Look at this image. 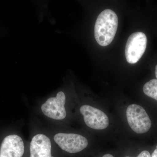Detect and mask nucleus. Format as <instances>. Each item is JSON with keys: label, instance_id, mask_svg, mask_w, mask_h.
<instances>
[{"label": "nucleus", "instance_id": "14", "mask_svg": "<svg viewBox=\"0 0 157 157\" xmlns=\"http://www.w3.org/2000/svg\"><path fill=\"white\" fill-rule=\"evenodd\" d=\"M52 157H53V156H52Z\"/></svg>", "mask_w": 157, "mask_h": 157}, {"label": "nucleus", "instance_id": "5", "mask_svg": "<svg viewBox=\"0 0 157 157\" xmlns=\"http://www.w3.org/2000/svg\"><path fill=\"white\" fill-rule=\"evenodd\" d=\"M66 96L63 92H59L56 97L50 98L42 104L41 109L46 116L56 120H61L67 116L65 104Z\"/></svg>", "mask_w": 157, "mask_h": 157}, {"label": "nucleus", "instance_id": "10", "mask_svg": "<svg viewBox=\"0 0 157 157\" xmlns=\"http://www.w3.org/2000/svg\"><path fill=\"white\" fill-rule=\"evenodd\" d=\"M125 157H131L129 156H126ZM137 157H151L149 152L147 151H144L140 153V154L138 155Z\"/></svg>", "mask_w": 157, "mask_h": 157}, {"label": "nucleus", "instance_id": "4", "mask_svg": "<svg viewBox=\"0 0 157 157\" xmlns=\"http://www.w3.org/2000/svg\"><path fill=\"white\" fill-rule=\"evenodd\" d=\"M54 140L62 150L70 153L81 151L88 144L86 137L75 134L58 133L55 135Z\"/></svg>", "mask_w": 157, "mask_h": 157}, {"label": "nucleus", "instance_id": "13", "mask_svg": "<svg viewBox=\"0 0 157 157\" xmlns=\"http://www.w3.org/2000/svg\"><path fill=\"white\" fill-rule=\"evenodd\" d=\"M155 73L156 77L157 78V65L155 67Z\"/></svg>", "mask_w": 157, "mask_h": 157}, {"label": "nucleus", "instance_id": "1", "mask_svg": "<svg viewBox=\"0 0 157 157\" xmlns=\"http://www.w3.org/2000/svg\"><path fill=\"white\" fill-rule=\"evenodd\" d=\"M117 15L111 9L102 11L98 16L94 27V36L98 44L107 46L112 42L118 27Z\"/></svg>", "mask_w": 157, "mask_h": 157}, {"label": "nucleus", "instance_id": "2", "mask_svg": "<svg viewBox=\"0 0 157 157\" xmlns=\"http://www.w3.org/2000/svg\"><path fill=\"white\" fill-rule=\"evenodd\" d=\"M127 120L129 126L137 134L148 132L151 126L149 117L143 107L137 104L129 105L126 110Z\"/></svg>", "mask_w": 157, "mask_h": 157}, {"label": "nucleus", "instance_id": "7", "mask_svg": "<svg viewBox=\"0 0 157 157\" xmlns=\"http://www.w3.org/2000/svg\"><path fill=\"white\" fill-rule=\"evenodd\" d=\"M24 151V144L22 138L17 135H10L2 142L0 157H22Z\"/></svg>", "mask_w": 157, "mask_h": 157}, {"label": "nucleus", "instance_id": "8", "mask_svg": "<svg viewBox=\"0 0 157 157\" xmlns=\"http://www.w3.org/2000/svg\"><path fill=\"white\" fill-rule=\"evenodd\" d=\"M51 149L49 138L43 134H38L31 141L30 157H52Z\"/></svg>", "mask_w": 157, "mask_h": 157}, {"label": "nucleus", "instance_id": "3", "mask_svg": "<svg viewBox=\"0 0 157 157\" xmlns=\"http://www.w3.org/2000/svg\"><path fill=\"white\" fill-rule=\"evenodd\" d=\"M147 38L142 32H136L129 36L127 41L125 55L127 62L135 64L139 61L146 50Z\"/></svg>", "mask_w": 157, "mask_h": 157}, {"label": "nucleus", "instance_id": "12", "mask_svg": "<svg viewBox=\"0 0 157 157\" xmlns=\"http://www.w3.org/2000/svg\"><path fill=\"white\" fill-rule=\"evenodd\" d=\"M102 157H114L112 155L109 154H106L104 155Z\"/></svg>", "mask_w": 157, "mask_h": 157}, {"label": "nucleus", "instance_id": "9", "mask_svg": "<svg viewBox=\"0 0 157 157\" xmlns=\"http://www.w3.org/2000/svg\"><path fill=\"white\" fill-rule=\"evenodd\" d=\"M143 91L145 95L157 101V79H152L144 86Z\"/></svg>", "mask_w": 157, "mask_h": 157}, {"label": "nucleus", "instance_id": "6", "mask_svg": "<svg viewBox=\"0 0 157 157\" xmlns=\"http://www.w3.org/2000/svg\"><path fill=\"white\" fill-rule=\"evenodd\" d=\"M85 123L88 127L95 130H103L109 125V119L105 113L95 107L84 105L80 108Z\"/></svg>", "mask_w": 157, "mask_h": 157}, {"label": "nucleus", "instance_id": "11", "mask_svg": "<svg viewBox=\"0 0 157 157\" xmlns=\"http://www.w3.org/2000/svg\"><path fill=\"white\" fill-rule=\"evenodd\" d=\"M151 156V157H157V145L156 149L155 150Z\"/></svg>", "mask_w": 157, "mask_h": 157}]
</instances>
